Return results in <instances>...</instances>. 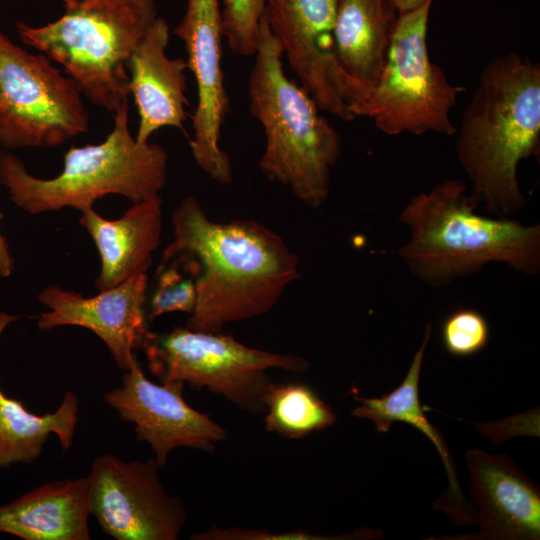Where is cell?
Masks as SVG:
<instances>
[{"mask_svg": "<svg viewBox=\"0 0 540 540\" xmlns=\"http://www.w3.org/2000/svg\"><path fill=\"white\" fill-rule=\"evenodd\" d=\"M171 226L173 240L157 269L178 257L189 263L196 284L189 329L219 333L228 323L261 316L300 276L298 257L256 221H213L194 197H186Z\"/></svg>", "mask_w": 540, "mask_h": 540, "instance_id": "1", "label": "cell"}, {"mask_svg": "<svg viewBox=\"0 0 540 540\" xmlns=\"http://www.w3.org/2000/svg\"><path fill=\"white\" fill-rule=\"evenodd\" d=\"M540 66L516 52L482 69L457 133V159L474 195L487 210L507 217L525 207L517 168L538 150Z\"/></svg>", "mask_w": 540, "mask_h": 540, "instance_id": "2", "label": "cell"}, {"mask_svg": "<svg viewBox=\"0 0 540 540\" xmlns=\"http://www.w3.org/2000/svg\"><path fill=\"white\" fill-rule=\"evenodd\" d=\"M479 203L455 179L410 199L399 216L410 239L398 254L414 276L443 287L491 262L528 275L540 272V225L482 216L476 212Z\"/></svg>", "mask_w": 540, "mask_h": 540, "instance_id": "3", "label": "cell"}, {"mask_svg": "<svg viewBox=\"0 0 540 540\" xmlns=\"http://www.w3.org/2000/svg\"><path fill=\"white\" fill-rule=\"evenodd\" d=\"M248 81L249 109L265 134L263 174L290 188L306 206L327 200L341 140L307 91L284 73L283 51L263 15Z\"/></svg>", "mask_w": 540, "mask_h": 540, "instance_id": "4", "label": "cell"}, {"mask_svg": "<svg viewBox=\"0 0 540 540\" xmlns=\"http://www.w3.org/2000/svg\"><path fill=\"white\" fill-rule=\"evenodd\" d=\"M167 153L156 143L136 142L129 130L128 101L114 113V126L99 144L72 146L55 177L31 175L15 155L0 151V183L10 200L30 214L92 208L109 194L133 204L158 195L167 178Z\"/></svg>", "mask_w": 540, "mask_h": 540, "instance_id": "5", "label": "cell"}, {"mask_svg": "<svg viewBox=\"0 0 540 540\" xmlns=\"http://www.w3.org/2000/svg\"><path fill=\"white\" fill-rule=\"evenodd\" d=\"M42 26L16 25L26 45L58 63L93 104L111 113L128 101V60L159 17L154 0H63Z\"/></svg>", "mask_w": 540, "mask_h": 540, "instance_id": "6", "label": "cell"}, {"mask_svg": "<svg viewBox=\"0 0 540 540\" xmlns=\"http://www.w3.org/2000/svg\"><path fill=\"white\" fill-rule=\"evenodd\" d=\"M433 1L398 13L378 83L371 87L353 78L348 87L347 105L354 118H371L387 135L456 132L450 114L465 88L452 85L429 58L427 30Z\"/></svg>", "mask_w": 540, "mask_h": 540, "instance_id": "7", "label": "cell"}, {"mask_svg": "<svg viewBox=\"0 0 540 540\" xmlns=\"http://www.w3.org/2000/svg\"><path fill=\"white\" fill-rule=\"evenodd\" d=\"M141 350L161 382L206 388L252 414L265 411L264 397L271 383L267 370L302 372L308 368L302 357L248 347L222 332L187 327L150 331Z\"/></svg>", "mask_w": 540, "mask_h": 540, "instance_id": "8", "label": "cell"}, {"mask_svg": "<svg viewBox=\"0 0 540 540\" xmlns=\"http://www.w3.org/2000/svg\"><path fill=\"white\" fill-rule=\"evenodd\" d=\"M88 129L73 80L45 54L28 52L0 31V146L55 148Z\"/></svg>", "mask_w": 540, "mask_h": 540, "instance_id": "9", "label": "cell"}, {"mask_svg": "<svg viewBox=\"0 0 540 540\" xmlns=\"http://www.w3.org/2000/svg\"><path fill=\"white\" fill-rule=\"evenodd\" d=\"M156 460L99 455L88 478V506L103 532L117 540H176L186 523L181 500L159 478Z\"/></svg>", "mask_w": 540, "mask_h": 540, "instance_id": "10", "label": "cell"}, {"mask_svg": "<svg viewBox=\"0 0 540 540\" xmlns=\"http://www.w3.org/2000/svg\"><path fill=\"white\" fill-rule=\"evenodd\" d=\"M173 32L184 43L188 68L197 87V106L192 116L194 134L190 140L193 158L212 180L230 184V159L219 146L229 98L221 64L223 34L218 0H188Z\"/></svg>", "mask_w": 540, "mask_h": 540, "instance_id": "11", "label": "cell"}, {"mask_svg": "<svg viewBox=\"0 0 540 540\" xmlns=\"http://www.w3.org/2000/svg\"><path fill=\"white\" fill-rule=\"evenodd\" d=\"M183 388L180 382L154 383L135 357L121 385L104 396L123 420L134 425L137 439L150 445L161 468L178 447L212 452L227 437L224 427L185 401Z\"/></svg>", "mask_w": 540, "mask_h": 540, "instance_id": "12", "label": "cell"}, {"mask_svg": "<svg viewBox=\"0 0 540 540\" xmlns=\"http://www.w3.org/2000/svg\"><path fill=\"white\" fill-rule=\"evenodd\" d=\"M338 0H266L263 15L291 70L319 109L351 121L333 28Z\"/></svg>", "mask_w": 540, "mask_h": 540, "instance_id": "13", "label": "cell"}, {"mask_svg": "<svg viewBox=\"0 0 540 540\" xmlns=\"http://www.w3.org/2000/svg\"><path fill=\"white\" fill-rule=\"evenodd\" d=\"M148 277L131 276L92 297L67 291L57 285L44 288L38 298L48 311L37 321L41 330L79 326L92 331L107 346L120 369L127 370L141 350L147 327L145 311Z\"/></svg>", "mask_w": 540, "mask_h": 540, "instance_id": "14", "label": "cell"}, {"mask_svg": "<svg viewBox=\"0 0 540 540\" xmlns=\"http://www.w3.org/2000/svg\"><path fill=\"white\" fill-rule=\"evenodd\" d=\"M478 539L539 540L540 489L506 454L465 452Z\"/></svg>", "mask_w": 540, "mask_h": 540, "instance_id": "15", "label": "cell"}, {"mask_svg": "<svg viewBox=\"0 0 540 540\" xmlns=\"http://www.w3.org/2000/svg\"><path fill=\"white\" fill-rule=\"evenodd\" d=\"M169 26L158 17L128 60L129 91L139 115L135 140L149 142L162 127L183 129L188 100L185 92L187 61L166 54Z\"/></svg>", "mask_w": 540, "mask_h": 540, "instance_id": "16", "label": "cell"}, {"mask_svg": "<svg viewBox=\"0 0 540 540\" xmlns=\"http://www.w3.org/2000/svg\"><path fill=\"white\" fill-rule=\"evenodd\" d=\"M432 332V324L427 323L423 341L415 352L409 370L393 391L376 398H364L354 395L360 403L351 413L355 417L372 422L375 429L387 433L394 422L411 425L427 436L437 449L448 476V488L433 502L436 510L448 515L458 525H474L477 523L475 507L461 492L456 466L446 444L445 438L425 416L419 398V380L424 355Z\"/></svg>", "mask_w": 540, "mask_h": 540, "instance_id": "17", "label": "cell"}, {"mask_svg": "<svg viewBox=\"0 0 540 540\" xmlns=\"http://www.w3.org/2000/svg\"><path fill=\"white\" fill-rule=\"evenodd\" d=\"M161 217L159 194L133 204L115 220L103 218L93 207L81 211L79 223L92 238L100 257L95 280L99 291L146 273L160 243Z\"/></svg>", "mask_w": 540, "mask_h": 540, "instance_id": "18", "label": "cell"}, {"mask_svg": "<svg viewBox=\"0 0 540 540\" xmlns=\"http://www.w3.org/2000/svg\"><path fill=\"white\" fill-rule=\"evenodd\" d=\"M88 478L47 482L0 505V532L25 540H89Z\"/></svg>", "mask_w": 540, "mask_h": 540, "instance_id": "19", "label": "cell"}, {"mask_svg": "<svg viewBox=\"0 0 540 540\" xmlns=\"http://www.w3.org/2000/svg\"><path fill=\"white\" fill-rule=\"evenodd\" d=\"M397 10L388 0H338L333 28L335 55L342 70L367 86L382 74Z\"/></svg>", "mask_w": 540, "mask_h": 540, "instance_id": "20", "label": "cell"}, {"mask_svg": "<svg viewBox=\"0 0 540 540\" xmlns=\"http://www.w3.org/2000/svg\"><path fill=\"white\" fill-rule=\"evenodd\" d=\"M0 312V336L9 323L16 320ZM78 422V398L66 391L60 406L53 413L37 415L17 399L8 397L0 387V468L13 464H32L41 455L49 436L55 434L63 451L73 441Z\"/></svg>", "mask_w": 540, "mask_h": 540, "instance_id": "21", "label": "cell"}, {"mask_svg": "<svg viewBox=\"0 0 540 540\" xmlns=\"http://www.w3.org/2000/svg\"><path fill=\"white\" fill-rule=\"evenodd\" d=\"M265 429L288 439H301L332 426L337 415L307 384L271 382L264 397Z\"/></svg>", "mask_w": 540, "mask_h": 540, "instance_id": "22", "label": "cell"}, {"mask_svg": "<svg viewBox=\"0 0 540 540\" xmlns=\"http://www.w3.org/2000/svg\"><path fill=\"white\" fill-rule=\"evenodd\" d=\"M179 258V257H178ZM184 268L178 259L169 261L157 269L156 287L150 299L147 319L153 320L166 313L185 312L190 314L196 303V284L189 264L182 258Z\"/></svg>", "mask_w": 540, "mask_h": 540, "instance_id": "23", "label": "cell"}, {"mask_svg": "<svg viewBox=\"0 0 540 540\" xmlns=\"http://www.w3.org/2000/svg\"><path fill=\"white\" fill-rule=\"evenodd\" d=\"M266 0H223L222 34L232 53L254 55Z\"/></svg>", "mask_w": 540, "mask_h": 540, "instance_id": "24", "label": "cell"}, {"mask_svg": "<svg viewBox=\"0 0 540 540\" xmlns=\"http://www.w3.org/2000/svg\"><path fill=\"white\" fill-rule=\"evenodd\" d=\"M489 340V325L474 309H459L451 313L442 326V341L448 353L464 357L482 350Z\"/></svg>", "mask_w": 540, "mask_h": 540, "instance_id": "25", "label": "cell"}, {"mask_svg": "<svg viewBox=\"0 0 540 540\" xmlns=\"http://www.w3.org/2000/svg\"><path fill=\"white\" fill-rule=\"evenodd\" d=\"M378 531L360 529L342 535H316L304 530L273 533L264 529L242 527L220 528L212 526L206 531L191 535L193 540H337V539H375Z\"/></svg>", "mask_w": 540, "mask_h": 540, "instance_id": "26", "label": "cell"}, {"mask_svg": "<svg viewBox=\"0 0 540 540\" xmlns=\"http://www.w3.org/2000/svg\"><path fill=\"white\" fill-rule=\"evenodd\" d=\"M3 215L0 211V220ZM14 269V260L10 253L6 239L0 232V276L3 278L9 277Z\"/></svg>", "mask_w": 540, "mask_h": 540, "instance_id": "27", "label": "cell"}, {"mask_svg": "<svg viewBox=\"0 0 540 540\" xmlns=\"http://www.w3.org/2000/svg\"><path fill=\"white\" fill-rule=\"evenodd\" d=\"M397 12L408 11L421 5L425 0H388Z\"/></svg>", "mask_w": 540, "mask_h": 540, "instance_id": "28", "label": "cell"}]
</instances>
